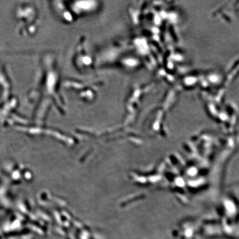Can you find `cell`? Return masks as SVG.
I'll return each mask as SVG.
<instances>
[{"instance_id":"cell-1","label":"cell","mask_w":239,"mask_h":239,"mask_svg":"<svg viewBox=\"0 0 239 239\" xmlns=\"http://www.w3.org/2000/svg\"><path fill=\"white\" fill-rule=\"evenodd\" d=\"M5 69L0 63V92L1 98L3 100L8 99L11 91V85L9 78Z\"/></svg>"}]
</instances>
